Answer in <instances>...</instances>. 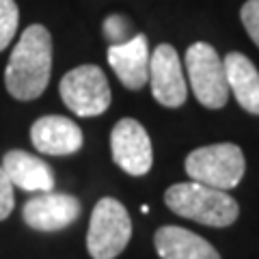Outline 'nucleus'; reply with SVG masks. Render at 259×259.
<instances>
[{"instance_id": "f257e3e1", "label": "nucleus", "mask_w": 259, "mask_h": 259, "mask_svg": "<svg viewBox=\"0 0 259 259\" xmlns=\"http://www.w3.org/2000/svg\"><path fill=\"white\" fill-rule=\"evenodd\" d=\"M52 74V37L46 26L32 24L22 32L5 69V87L20 102L37 100Z\"/></svg>"}, {"instance_id": "f03ea898", "label": "nucleus", "mask_w": 259, "mask_h": 259, "mask_svg": "<svg viewBox=\"0 0 259 259\" xmlns=\"http://www.w3.org/2000/svg\"><path fill=\"white\" fill-rule=\"evenodd\" d=\"M164 203L177 216L205 227H229L240 216L238 201L229 192L209 188L192 180L173 184L164 192Z\"/></svg>"}, {"instance_id": "7ed1b4c3", "label": "nucleus", "mask_w": 259, "mask_h": 259, "mask_svg": "<svg viewBox=\"0 0 259 259\" xmlns=\"http://www.w3.org/2000/svg\"><path fill=\"white\" fill-rule=\"evenodd\" d=\"M184 166L192 182L205 184L216 190H231L244 177L246 160L238 145L216 143L190 151Z\"/></svg>"}, {"instance_id": "20e7f679", "label": "nucleus", "mask_w": 259, "mask_h": 259, "mask_svg": "<svg viewBox=\"0 0 259 259\" xmlns=\"http://www.w3.org/2000/svg\"><path fill=\"white\" fill-rule=\"evenodd\" d=\"M132 238V221L125 205L112 197L95 203L87 231V250L91 259H115Z\"/></svg>"}, {"instance_id": "39448f33", "label": "nucleus", "mask_w": 259, "mask_h": 259, "mask_svg": "<svg viewBox=\"0 0 259 259\" xmlns=\"http://www.w3.org/2000/svg\"><path fill=\"white\" fill-rule=\"evenodd\" d=\"M186 71L194 97L205 108L218 110L227 104L229 84H227L225 63L209 44L197 41L186 50Z\"/></svg>"}, {"instance_id": "423d86ee", "label": "nucleus", "mask_w": 259, "mask_h": 259, "mask_svg": "<svg viewBox=\"0 0 259 259\" xmlns=\"http://www.w3.org/2000/svg\"><path fill=\"white\" fill-rule=\"evenodd\" d=\"M59 91L63 104L78 117H97L110 106L112 93L97 65H80L63 76Z\"/></svg>"}, {"instance_id": "0eeeda50", "label": "nucleus", "mask_w": 259, "mask_h": 259, "mask_svg": "<svg viewBox=\"0 0 259 259\" xmlns=\"http://www.w3.org/2000/svg\"><path fill=\"white\" fill-rule=\"evenodd\" d=\"M110 151L115 164L127 175L141 177L151 171L153 147L151 139L136 119H119L110 132Z\"/></svg>"}, {"instance_id": "6e6552de", "label": "nucleus", "mask_w": 259, "mask_h": 259, "mask_svg": "<svg viewBox=\"0 0 259 259\" xmlns=\"http://www.w3.org/2000/svg\"><path fill=\"white\" fill-rule=\"evenodd\" d=\"M149 87L156 102L166 108H180L186 104L188 87H186L184 69L177 50L168 44H160L149 56Z\"/></svg>"}, {"instance_id": "1a4fd4ad", "label": "nucleus", "mask_w": 259, "mask_h": 259, "mask_svg": "<svg viewBox=\"0 0 259 259\" xmlns=\"http://www.w3.org/2000/svg\"><path fill=\"white\" fill-rule=\"evenodd\" d=\"M80 212H82V203L74 194L65 192H39L32 199H28L22 207V218L30 229L35 231H61L74 225Z\"/></svg>"}, {"instance_id": "9d476101", "label": "nucleus", "mask_w": 259, "mask_h": 259, "mask_svg": "<svg viewBox=\"0 0 259 259\" xmlns=\"http://www.w3.org/2000/svg\"><path fill=\"white\" fill-rule=\"evenodd\" d=\"M30 143L46 156H71L82 147V130L74 119L63 115L39 117L30 127Z\"/></svg>"}, {"instance_id": "9b49d317", "label": "nucleus", "mask_w": 259, "mask_h": 259, "mask_svg": "<svg viewBox=\"0 0 259 259\" xmlns=\"http://www.w3.org/2000/svg\"><path fill=\"white\" fill-rule=\"evenodd\" d=\"M149 44L145 35H134L123 44L108 48L106 59L117 78L130 91H139L149 80Z\"/></svg>"}, {"instance_id": "f8f14e48", "label": "nucleus", "mask_w": 259, "mask_h": 259, "mask_svg": "<svg viewBox=\"0 0 259 259\" xmlns=\"http://www.w3.org/2000/svg\"><path fill=\"white\" fill-rule=\"evenodd\" d=\"M3 171L9 177L13 188L26 192H50L54 188V173L50 164L24 149H11L5 153Z\"/></svg>"}, {"instance_id": "ddd939ff", "label": "nucleus", "mask_w": 259, "mask_h": 259, "mask_svg": "<svg viewBox=\"0 0 259 259\" xmlns=\"http://www.w3.org/2000/svg\"><path fill=\"white\" fill-rule=\"evenodd\" d=\"M153 246L160 259H223L212 242L175 225L160 227L153 236Z\"/></svg>"}, {"instance_id": "4468645a", "label": "nucleus", "mask_w": 259, "mask_h": 259, "mask_svg": "<svg viewBox=\"0 0 259 259\" xmlns=\"http://www.w3.org/2000/svg\"><path fill=\"white\" fill-rule=\"evenodd\" d=\"M227 84L242 108L250 115H259V71L248 56L229 52L225 56Z\"/></svg>"}, {"instance_id": "2eb2a0df", "label": "nucleus", "mask_w": 259, "mask_h": 259, "mask_svg": "<svg viewBox=\"0 0 259 259\" xmlns=\"http://www.w3.org/2000/svg\"><path fill=\"white\" fill-rule=\"evenodd\" d=\"M20 24V11L15 0H0V52L13 41Z\"/></svg>"}, {"instance_id": "dca6fc26", "label": "nucleus", "mask_w": 259, "mask_h": 259, "mask_svg": "<svg viewBox=\"0 0 259 259\" xmlns=\"http://www.w3.org/2000/svg\"><path fill=\"white\" fill-rule=\"evenodd\" d=\"M240 18L248 32V37L253 39L255 46L259 48V0H248V3L242 5Z\"/></svg>"}, {"instance_id": "f3484780", "label": "nucleus", "mask_w": 259, "mask_h": 259, "mask_svg": "<svg viewBox=\"0 0 259 259\" xmlns=\"http://www.w3.org/2000/svg\"><path fill=\"white\" fill-rule=\"evenodd\" d=\"M104 35H106L110 46L127 41V22L121 15H110L104 20Z\"/></svg>"}, {"instance_id": "a211bd4d", "label": "nucleus", "mask_w": 259, "mask_h": 259, "mask_svg": "<svg viewBox=\"0 0 259 259\" xmlns=\"http://www.w3.org/2000/svg\"><path fill=\"white\" fill-rule=\"evenodd\" d=\"M15 207V194H13V184L0 166V221H5L7 216L13 212Z\"/></svg>"}]
</instances>
